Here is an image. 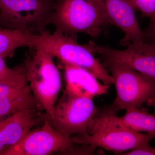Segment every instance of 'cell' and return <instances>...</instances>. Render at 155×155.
<instances>
[{
    "instance_id": "obj_7",
    "label": "cell",
    "mask_w": 155,
    "mask_h": 155,
    "mask_svg": "<svg viewBox=\"0 0 155 155\" xmlns=\"http://www.w3.org/2000/svg\"><path fill=\"white\" fill-rule=\"evenodd\" d=\"M97 111L93 99L72 95L64 91L47 119L56 130L73 136L87 133Z\"/></svg>"
},
{
    "instance_id": "obj_8",
    "label": "cell",
    "mask_w": 155,
    "mask_h": 155,
    "mask_svg": "<svg viewBox=\"0 0 155 155\" xmlns=\"http://www.w3.org/2000/svg\"><path fill=\"white\" fill-rule=\"evenodd\" d=\"M88 45L93 52L99 55L106 66L113 64L123 65L155 81L154 44L144 41L130 42L124 50L98 45L92 41Z\"/></svg>"
},
{
    "instance_id": "obj_12",
    "label": "cell",
    "mask_w": 155,
    "mask_h": 155,
    "mask_svg": "<svg viewBox=\"0 0 155 155\" xmlns=\"http://www.w3.org/2000/svg\"><path fill=\"white\" fill-rule=\"evenodd\" d=\"M66 87L65 91L76 96L93 99L107 93L110 86L100 83L94 75L86 69L64 64Z\"/></svg>"
},
{
    "instance_id": "obj_18",
    "label": "cell",
    "mask_w": 155,
    "mask_h": 155,
    "mask_svg": "<svg viewBox=\"0 0 155 155\" xmlns=\"http://www.w3.org/2000/svg\"><path fill=\"white\" fill-rule=\"evenodd\" d=\"M28 84L0 82V98L8 96L22 91Z\"/></svg>"
},
{
    "instance_id": "obj_14",
    "label": "cell",
    "mask_w": 155,
    "mask_h": 155,
    "mask_svg": "<svg viewBox=\"0 0 155 155\" xmlns=\"http://www.w3.org/2000/svg\"><path fill=\"white\" fill-rule=\"evenodd\" d=\"M127 109L125 115L114 119L117 123L134 132L155 134V116L150 114L146 108Z\"/></svg>"
},
{
    "instance_id": "obj_1",
    "label": "cell",
    "mask_w": 155,
    "mask_h": 155,
    "mask_svg": "<svg viewBox=\"0 0 155 155\" xmlns=\"http://www.w3.org/2000/svg\"><path fill=\"white\" fill-rule=\"evenodd\" d=\"M29 48L44 50L64 64L84 68L106 85L114 83L112 75L95 58L88 45L79 44L73 37L56 30L52 34L47 30L39 34L29 33Z\"/></svg>"
},
{
    "instance_id": "obj_9",
    "label": "cell",
    "mask_w": 155,
    "mask_h": 155,
    "mask_svg": "<svg viewBox=\"0 0 155 155\" xmlns=\"http://www.w3.org/2000/svg\"><path fill=\"white\" fill-rule=\"evenodd\" d=\"M72 144V136L61 133L47 119L41 127L31 130L1 155H47L62 153Z\"/></svg>"
},
{
    "instance_id": "obj_10",
    "label": "cell",
    "mask_w": 155,
    "mask_h": 155,
    "mask_svg": "<svg viewBox=\"0 0 155 155\" xmlns=\"http://www.w3.org/2000/svg\"><path fill=\"white\" fill-rule=\"evenodd\" d=\"M40 109L17 113L0 121V155L18 143L29 130L47 119Z\"/></svg>"
},
{
    "instance_id": "obj_16",
    "label": "cell",
    "mask_w": 155,
    "mask_h": 155,
    "mask_svg": "<svg viewBox=\"0 0 155 155\" xmlns=\"http://www.w3.org/2000/svg\"><path fill=\"white\" fill-rule=\"evenodd\" d=\"M4 59L0 56V82L27 84L25 76L22 72L8 67Z\"/></svg>"
},
{
    "instance_id": "obj_13",
    "label": "cell",
    "mask_w": 155,
    "mask_h": 155,
    "mask_svg": "<svg viewBox=\"0 0 155 155\" xmlns=\"http://www.w3.org/2000/svg\"><path fill=\"white\" fill-rule=\"evenodd\" d=\"M35 109L42 108L28 84L22 91L0 98V119Z\"/></svg>"
},
{
    "instance_id": "obj_5",
    "label": "cell",
    "mask_w": 155,
    "mask_h": 155,
    "mask_svg": "<svg viewBox=\"0 0 155 155\" xmlns=\"http://www.w3.org/2000/svg\"><path fill=\"white\" fill-rule=\"evenodd\" d=\"M55 0H0V27L39 34L51 24Z\"/></svg>"
},
{
    "instance_id": "obj_19",
    "label": "cell",
    "mask_w": 155,
    "mask_h": 155,
    "mask_svg": "<svg viewBox=\"0 0 155 155\" xmlns=\"http://www.w3.org/2000/svg\"><path fill=\"white\" fill-rule=\"evenodd\" d=\"M72 144L67 149L65 150L61 153L66 154L76 155H94L95 151L97 147L85 144H82V146L74 147Z\"/></svg>"
},
{
    "instance_id": "obj_4",
    "label": "cell",
    "mask_w": 155,
    "mask_h": 155,
    "mask_svg": "<svg viewBox=\"0 0 155 155\" xmlns=\"http://www.w3.org/2000/svg\"><path fill=\"white\" fill-rule=\"evenodd\" d=\"M19 71L25 76L40 106L50 116L61 87V75L52 56L44 50H35Z\"/></svg>"
},
{
    "instance_id": "obj_17",
    "label": "cell",
    "mask_w": 155,
    "mask_h": 155,
    "mask_svg": "<svg viewBox=\"0 0 155 155\" xmlns=\"http://www.w3.org/2000/svg\"><path fill=\"white\" fill-rule=\"evenodd\" d=\"M131 6L150 20L152 32L154 31L155 0H127Z\"/></svg>"
},
{
    "instance_id": "obj_15",
    "label": "cell",
    "mask_w": 155,
    "mask_h": 155,
    "mask_svg": "<svg viewBox=\"0 0 155 155\" xmlns=\"http://www.w3.org/2000/svg\"><path fill=\"white\" fill-rule=\"evenodd\" d=\"M29 33L0 27V56L5 58L18 48L29 47Z\"/></svg>"
},
{
    "instance_id": "obj_20",
    "label": "cell",
    "mask_w": 155,
    "mask_h": 155,
    "mask_svg": "<svg viewBox=\"0 0 155 155\" xmlns=\"http://www.w3.org/2000/svg\"><path fill=\"white\" fill-rule=\"evenodd\" d=\"M122 155H155V149L150 146L149 143H144L139 145L130 150L129 151L123 153Z\"/></svg>"
},
{
    "instance_id": "obj_3",
    "label": "cell",
    "mask_w": 155,
    "mask_h": 155,
    "mask_svg": "<svg viewBox=\"0 0 155 155\" xmlns=\"http://www.w3.org/2000/svg\"><path fill=\"white\" fill-rule=\"evenodd\" d=\"M116 112L109 110L97 115L91 122L87 133L72 136L73 143L85 144L114 153L130 150L144 143H150L155 134L134 132L116 122Z\"/></svg>"
},
{
    "instance_id": "obj_6",
    "label": "cell",
    "mask_w": 155,
    "mask_h": 155,
    "mask_svg": "<svg viewBox=\"0 0 155 155\" xmlns=\"http://www.w3.org/2000/svg\"><path fill=\"white\" fill-rule=\"evenodd\" d=\"M112 73L116 87V98L111 109L141 107L143 104L154 106L155 81L135 70L120 64L106 66Z\"/></svg>"
},
{
    "instance_id": "obj_2",
    "label": "cell",
    "mask_w": 155,
    "mask_h": 155,
    "mask_svg": "<svg viewBox=\"0 0 155 155\" xmlns=\"http://www.w3.org/2000/svg\"><path fill=\"white\" fill-rule=\"evenodd\" d=\"M109 23L101 0H55L51 24L57 31L73 37L79 33L96 37Z\"/></svg>"
},
{
    "instance_id": "obj_11",
    "label": "cell",
    "mask_w": 155,
    "mask_h": 155,
    "mask_svg": "<svg viewBox=\"0 0 155 155\" xmlns=\"http://www.w3.org/2000/svg\"><path fill=\"white\" fill-rule=\"evenodd\" d=\"M104 5L110 23L121 28L125 34L121 44L127 45L134 42L144 41L135 9L127 0H101Z\"/></svg>"
}]
</instances>
